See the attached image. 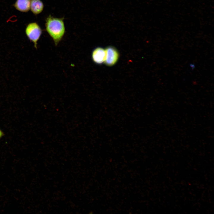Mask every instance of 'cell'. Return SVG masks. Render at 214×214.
<instances>
[{
    "label": "cell",
    "mask_w": 214,
    "mask_h": 214,
    "mask_svg": "<svg viewBox=\"0 0 214 214\" xmlns=\"http://www.w3.org/2000/svg\"><path fill=\"white\" fill-rule=\"evenodd\" d=\"M46 30L57 46L65 32L64 18H57L49 15L45 19Z\"/></svg>",
    "instance_id": "6da1fadb"
},
{
    "label": "cell",
    "mask_w": 214,
    "mask_h": 214,
    "mask_svg": "<svg viewBox=\"0 0 214 214\" xmlns=\"http://www.w3.org/2000/svg\"><path fill=\"white\" fill-rule=\"evenodd\" d=\"M26 34L29 39L34 44L37 49V43L42 33V30L39 24L35 22L29 23L25 29Z\"/></svg>",
    "instance_id": "7a4b0ae2"
},
{
    "label": "cell",
    "mask_w": 214,
    "mask_h": 214,
    "mask_svg": "<svg viewBox=\"0 0 214 214\" xmlns=\"http://www.w3.org/2000/svg\"><path fill=\"white\" fill-rule=\"evenodd\" d=\"M106 56L104 63L108 66H111L115 64L119 58V53L114 47L109 46L105 49Z\"/></svg>",
    "instance_id": "3957f363"
},
{
    "label": "cell",
    "mask_w": 214,
    "mask_h": 214,
    "mask_svg": "<svg viewBox=\"0 0 214 214\" xmlns=\"http://www.w3.org/2000/svg\"><path fill=\"white\" fill-rule=\"evenodd\" d=\"M105 56V50L101 47H98L95 48L92 52V60L97 64H101L104 62Z\"/></svg>",
    "instance_id": "277c9868"
},
{
    "label": "cell",
    "mask_w": 214,
    "mask_h": 214,
    "mask_svg": "<svg viewBox=\"0 0 214 214\" xmlns=\"http://www.w3.org/2000/svg\"><path fill=\"white\" fill-rule=\"evenodd\" d=\"M31 0H17L14 6L17 10L22 12H27L30 9Z\"/></svg>",
    "instance_id": "5b68a950"
},
{
    "label": "cell",
    "mask_w": 214,
    "mask_h": 214,
    "mask_svg": "<svg viewBox=\"0 0 214 214\" xmlns=\"http://www.w3.org/2000/svg\"><path fill=\"white\" fill-rule=\"evenodd\" d=\"M44 7L43 3L41 0H31L30 9L34 15H36L41 13Z\"/></svg>",
    "instance_id": "8992f818"
},
{
    "label": "cell",
    "mask_w": 214,
    "mask_h": 214,
    "mask_svg": "<svg viewBox=\"0 0 214 214\" xmlns=\"http://www.w3.org/2000/svg\"><path fill=\"white\" fill-rule=\"evenodd\" d=\"M4 135V133L0 129V138Z\"/></svg>",
    "instance_id": "52a82bcc"
}]
</instances>
